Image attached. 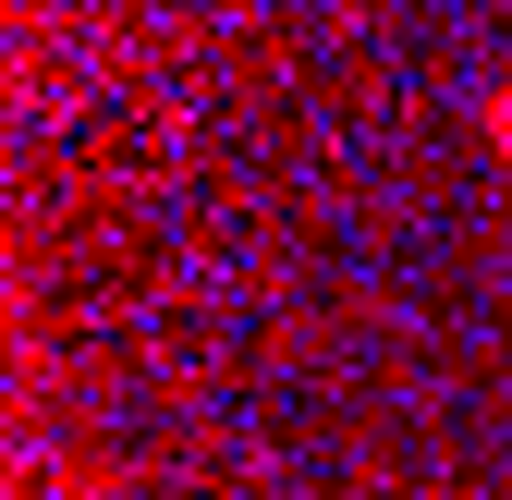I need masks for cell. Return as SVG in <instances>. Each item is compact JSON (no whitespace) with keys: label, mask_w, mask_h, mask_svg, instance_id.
<instances>
[{"label":"cell","mask_w":512,"mask_h":500,"mask_svg":"<svg viewBox=\"0 0 512 500\" xmlns=\"http://www.w3.org/2000/svg\"><path fill=\"white\" fill-rule=\"evenodd\" d=\"M476 135H488V159H512V86H500V98L476 110Z\"/></svg>","instance_id":"6da1fadb"}]
</instances>
